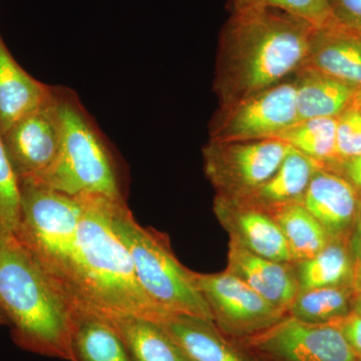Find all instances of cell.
<instances>
[{"label": "cell", "instance_id": "cell-18", "mask_svg": "<svg viewBox=\"0 0 361 361\" xmlns=\"http://www.w3.org/2000/svg\"><path fill=\"white\" fill-rule=\"evenodd\" d=\"M52 90L18 65L0 35V135L44 104Z\"/></svg>", "mask_w": 361, "mask_h": 361}, {"label": "cell", "instance_id": "cell-16", "mask_svg": "<svg viewBox=\"0 0 361 361\" xmlns=\"http://www.w3.org/2000/svg\"><path fill=\"white\" fill-rule=\"evenodd\" d=\"M303 66L361 90V32L336 23L316 28Z\"/></svg>", "mask_w": 361, "mask_h": 361}, {"label": "cell", "instance_id": "cell-9", "mask_svg": "<svg viewBox=\"0 0 361 361\" xmlns=\"http://www.w3.org/2000/svg\"><path fill=\"white\" fill-rule=\"evenodd\" d=\"M298 122L293 80H284L219 109L210 126L213 141L274 139Z\"/></svg>", "mask_w": 361, "mask_h": 361}, {"label": "cell", "instance_id": "cell-21", "mask_svg": "<svg viewBox=\"0 0 361 361\" xmlns=\"http://www.w3.org/2000/svg\"><path fill=\"white\" fill-rule=\"evenodd\" d=\"M73 349L75 361H132L110 320L94 313L75 311Z\"/></svg>", "mask_w": 361, "mask_h": 361}, {"label": "cell", "instance_id": "cell-23", "mask_svg": "<svg viewBox=\"0 0 361 361\" xmlns=\"http://www.w3.org/2000/svg\"><path fill=\"white\" fill-rule=\"evenodd\" d=\"M269 214L283 234L293 263L313 257L330 242L329 235L302 202L281 207Z\"/></svg>", "mask_w": 361, "mask_h": 361}, {"label": "cell", "instance_id": "cell-20", "mask_svg": "<svg viewBox=\"0 0 361 361\" xmlns=\"http://www.w3.org/2000/svg\"><path fill=\"white\" fill-rule=\"evenodd\" d=\"M108 319L122 338L132 361H192L159 322L134 315Z\"/></svg>", "mask_w": 361, "mask_h": 361}, {"label": "cell", "instance_id": "cell-25", "mask_svg": "<svg viewBox=\"0 0 361 361\" xmlns=\"http://www.w3.org/2000/svg\"><path fill=\"white\" fill-rule=\"evenodd\" d=\"M336 118L298 121L274 139L285 142L322 166L336 160Z\"/></svg>", "mask_w": 361, "mask_h": 361}, {"label": "cell", "instance_id": "cell-19", "mask_svg": "<svg viewBox=\"0 0 361 361\" xmlns=\"http://www.w3.org/2000/svg\"><path fill=\"white\" fill-rule=\"evenodd\" d=\"M320 167L322 165L317 161L290 148L281 165L264 184L246 198L235 200L244 202L267 213L290 204L300 203L311 179Z\"/></svg>", "mask_w": 361, "mask_h": 361}, {"label": "cell", "instance_id": "cell-6", "mask_svg": "<svg viewBox=\"0 0 361 361\" xmlns=\"http://www.w3.org/2000/svg\"><path fill=\"white\" fill-rule=\"evenodd\" d=\"M58 94L63 127L58 157L39 179L25 180L71 196L99 195L125 201L115 159L96 123L71 90L58 87Z\"/></svg>", "mask_w": 361, "mask_h": 361}, {"label": "cell", "instance_id": "cell-5", "mask_svg": "<svg viewBox=\"0 0 361 361\" xmlns=\"http://www.w3.org/2000/svg\"><path fill=\"white\" fill-rule=\"evenodd\" d=\"M111 226L129 251L142 290L170 314L199 316L213 320L197 285L195 272L173 253L167 236L135 221L125 201H111Z\"/></svg>", "mask_w": 361, "mask_h": 361}, {"label": "cell", "instance_id": "cell-1", "mask_svg": "<svg viewBox=\"0 0 361 361\" xmlns=\"http://www.w3.org/2000/svg\"><path fill=\"white\" fill-rule=\"evenodd\" d=\"M232 7L216 63L220 109L288 80L305 63L316 30L274 7L237 1Z\"/></svg>", "mask_w": 361, "mask_h": 361}, {"label": "cell", "instance_id": "cell-12", "mask_svg": "<svg viewBox=\"0 0 361 361\" xmlns=\"http://www.w3.org/2000/svg\"><path fill=\"white\" fill-rule=\"evenodd\" d=\"M213 210L230 241L261 257L293 263L283 234L269 213L220 196H215Z\"/></svg>", "mask_w": 361, "mask_h": 361}, {"label": "cell", "instance_id": "cell-11", "mask_svg": "<svg viewBox=\"0 0 361 361\" xmlns=\"http://www.w3.org/2000/svg\"><path fill=\"white\" fill-rule=\"evenodd\" d=\"M61 111L58 87L37 110L1 135L18 180H37L51 167L61 148Z\"/></svg>", "mask_w": 361, "mask_h": 361}, {"label": "cell", "instance_id": "cell-29", "mask_svg": "<svg viewBox=\"0 0 361 361\" xmlns=\"http://www.w3.org/2000/svg\"><path fill=\"white\" fill-rule=\"evenodd\" d=\"M334 23L361 32V0H330Z\"/></svg>", "mask_w": 361, "mask_h": 361}, {"label": "cell", "instance_id": "cell-31", "mask_svg": "<svg viewBox=\"0 0 361 361\" xmlns=\"http://www.w3.org/2000/svg\"><path fill=\"white\" fill-rule=\"evenodd\" d=\"M341 330L342 336L345 338L353 353L361 356V315L350 313L338 322L332 323Z\"/></svg>", "mask_w": 361, "mask_h": 361}, {"label": "cell", "instance_id": "cell-10", "mask_svg": "<svg viewBox=\"0 0 361 361\" xmlns=\"http://www.w3.org/2000/svg\"><path fill=\"white\" fill-rule=\"evenodd\" d=\"M195 277L213 322L233 339L255 336L287 315L227 270L214 274L195 272Z\"/></svg>", "mask_w": 361, "mask_h": 361}, {"label": "cell", "instance_id": "cell-36", "mask_svg": "<svg viewBox=\"0 0 361 361\" xmlns=\"http://www.w3.org/2000/svg\"><path fill=\"white\" fill-rule=\"evenodd\" d=\"M360 110H361V99H360Z\"/></svg>", "mask_w": 361, "mask_h": 361}, {"label": "cell", "instance_id": "cell-33", "mask_svg": "<svg viewBox=\"0 0 361 361\" xmlns=\"http://www.w3.org/2000/svg\"><path fill=\"white\" fill-rule=\"evenodd\" d=\"M353 287L355 292L361 291V265H355Z\"/></svg>", "mask_w": 361, "mask_h": 361}, {"label": "cell", "instance_id": "cell-2", "mask_svg": "<svg viewBox=\"0 0 361 361\" xmlns=\"http://www.w3.org/2000/svg\"><path fill=\"white\" fill-rule=\"evenodd\" d=\"M73 263V310L111 318L134 315L161 322L170 313L157 306L142 290L132 259L111 226V199L80 195Z\"/></svg>", "mask_w": 361, "mask_h": 361}, {"label": "cell", "instance_id": "cell-14", "mask_svg": "<svg viewBox=\"0 0 361 361\" xmlns=\"http://www.w3.org/2000/svg\"><path fill=\"white\" fill-rule=\"evenodd\" d=\"M226 270L245 282L274 307L288 314L299 291L293 263L261 257L230 241Z\"/></svg>", "mask_w": 361, "mask_h": 361}, {"label": "cell", "instance_id": "cell-17", "mask_svg": "<svg viewBox=\"0 0 361 361\" xmlns=\"http://www.w3.org/2000/svg\"><path fill=\"white\" fill-rule=\"evenodd\" d=\"M293 75L298 121L336 118L360 104L361 90L320 71L303 66Z\"/></svg>", "mask_w": 361, "mask_h": 361}, {"label": "cell", "instance_id": "cell-3", "mask_svg": "<svg viewBox=\"0 0 361 361\" xmlns=\"http://www.w3.org/2000/svg\"><path fill=\"white\" fill-rule=\"evenodd\" d=\"M0 307L16 345L37 355L75 361V310L13 233L1 228Z\"/></svg>", "mask_w": 361, "mask_h": 361}, {"label": "cell", "instance_id": "cell-15", "mask_svg": "<svg viewBox=\"0 0 361 361\" xmlns=\"http://www.w3.org/2000/svg\"><path fill=\"white\" fill-rule=\"evenodd\" d=\"M159 323L192 361H259L238 341L221 331L213 320L168 314Z\"/></svg>", "mask_w": 361, "mask_h": 361}, {"label": "cell", "instance_id": "cell-34", "mask_svg": "<svg viewBox=\"0 0 361 361\" xmlns=\"http://www.w3.org/2000/svg\"><path fill=\"white\" fill-rule=\"evenodd\" d=\"M353 313L361 315V291L355 292V299H353Z\"/></svg>", "mask_w": 361, "mask_h": 361}, {"label": "cell", "instance_id": "cell-27", "mask_svg": "<svg viewBox=\"0 0 361 361\" xmlns=\"http://www.w3.org/2000/svg\"><path fill=\"white\" fill-rule=\"evenodd\" d=\"M244 4L274 7L307 21L315 28L334 23L330 0H233Z\"/></svg>", "mask_w": 361, "mask_h": 361}, {"label": "cell", "instance_id": "cell-32", "mask_svg": "<svg viewBox=\"0 0 361 361\" xmlns=\"http://www.w3.org/2000/svg\"><path fill=\"white\" fill-rule=\"evenodd\" d=\"M348 246L355 265H361V201L355 224L348 236Z\"/></svg>", "mask_w": 361, "mask_h": 361}, {"label": "cell", "instance_id": "cell-37", "mask_svg": "<svg viewBox=\"0 0 361 361\" xmlns=\"http://www.w3.org/2000/svg\"><path fill=\"white\" fill-rule=\"evenodd\" d=\"M358 361H361V356H360V357H358Z\"/></svg>", "mask_w": 361, "mask_h": 361}, {"label": "cell", "instance_id": "cell-24", "mask_svg": "<svg viewBox=\"0 0 361 361\" xmlns=\"http://www.w3.org/2000/svg\"><path fill=\"white\" fill-rule=\"evenodd\" d=\"M353 286L322 287L298 291L288 315L300 322L329 324L353 313Z\"/></svg>", "mask_w": 361, "mask_h": 361}, {"label": "cell", "instance_id": "cell-35", "mask_svg": "<svg viewBox=\"0 0 361 361\" xmlns=\"http://www.w3.org/2000/svg\"><path fill=\"white\" fill-rule=\"evenodd\" d=\"M7 324L6 316L4 314V310L0 307V325Z\"/></svg>", "mask_w": 361, "mask_h": 361}, {"label": "cell", "instance_id": "cell-30", "mask_svg": "<svg viewBox=\"0 0 361 361\" xmlns=\"http://www.w3.org/2000/svg\"><path fill=\"white\" fill-rule=\"evenodd\" d=\"M322 167L342 176L353 187L361 201V155L348 160L334 161Z\"/></svg>", "mask_w": 361, "mask_h": 361}, {"label": "cell", "instance_id": "cell-28", "mask_svg": "<svg viewBox=\"0 0 361 361\" xmlns=\"http://www.w3.org/2000/svg\"><path fill=\"white\" fill-rule=\"evenodd\" d=\"M336 160L361 155V110L360 104L336 118ZM326 166V165H325Z\"/></svg>", "mask_w": 361, "mask_h": 361}, {"label": "cell", "instance_id": "cell-22", "mask_svg": "<svg viewBox=\"0 0 361 361\" xmlns=\"http://www.w3.org/2000/svg\"><path fill=\"white\" fill-rule=\"evenodd\" d=\"M299 291L322 287L353 286L355 263L348 242L330 241L313 257L293 263Z\"/></svg>", "mask_w": 361, "mask_h": 361}, {"label": "cell", "instance_id": "cell-4", "mask_svg": "<svg viewBox=\"0 0 361 361\" xmlns=\"http://www.w3.org/2000/svg\"><path fill=\"white\" fill-rule=\"evenodd\" d=\"M20 221L13 235L73 306L82 196H71L35 180H20Z\"/></svg>", "mask_w": 361, "mask_h": 361}, {"label": "cell", "instance_id": "cell-8", "mask_svg": "<svg viewBox=\"0 0 361 361\" xmlns=\"http://www.w3.org/2000/svg\"><path fill=\"white\" fill-rule=\"evenodd\" d=\"M238 341L259 361H358L336 325L303 322L288 314Z\"/></svg>", "mask_w": 361, "mask_h": 361}, {"label": "cell", "instance_id": "cell-13", "mask_svg": "<svg viewBox=\"0 0 361 361\" xmlns=\"http://www.w3.org/2000/svg\"><path fill=\"white\" fill-rule=\"evenodd\" d=\"M302 204L322 225L330 241L348 242L360 198L342 176L322 166L311 179Z\"/></svg>", "mask_w": 361, "mask_h": 361}, {"label": "cell", "instance_id": "cell-26", "mask_svg": "<svg viewBox=\"0 0 361 361\" xmlns=\"http://www.w3.org/2000/svg\"><path fill=\"white\" fill-rule=\"evenodd\" d=\"M20 221V180L0 135V228L14 234Z\"/></svg>", "mask_w": 361, "mask_h": 361}, {"label": "cell", "instance_id": "cell-7", "mask_svg": "<svg viewBox=\"0 0 361 361\" xmlns=\"http://www.w3.org/2000/svg\"><path fill=\"white\" fill-rule=\"evenodd\" d=\"M290 148L276 139L209 140L203 148L204 172L216 196L246 198L274 174Z\"/></svg>", "mask_w": 361, "mask_h": 361}]
</instances>
